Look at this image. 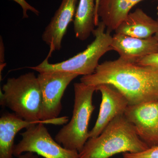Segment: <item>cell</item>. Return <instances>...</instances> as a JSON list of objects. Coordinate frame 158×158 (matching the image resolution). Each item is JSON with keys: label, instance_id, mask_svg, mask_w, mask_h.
Instances as JSON below:
<instances>
[{"label": "cell", "instance_id": "44dd1931", "mask_svg": "<svg viewBox=\"0 0 158 158\" xmlns=\"http://www.w3.org/2000/svg\"><path fill=\"white\" fill-rule=\"evenodd\" d=\"M157 21H158V17L157 18ZM155 37H156V38L157 40L158 41V31L155 34Z\"/></svg>", "mask_w": 158, "mask_h": 158}, {"label": "cell", "instance_id": "8fae6325", "mask_svg": "<svg viewBox=\"0 0 158 158\" xmlns=\"http://www.w3.org/2000/svg\"><path fill=\"white\" fill-rule=\"evenodd\" d=\"M111 49L117 52L121 59L136 62L148 55L158 53V41L155 36L141 39L115 34Z\"/></svg>", "mask_w": 158, "mask_h": 158}, {"label": "cell", "instance_id": "6da1fadb", "mask_svg": "<svg viewBox=\"0 0 158 158\" xmlns=\"http://www.w3.org/2000/svg\"><path fill=\"white\" fill-rule=\"evenodd\" d=\"M81 82L96 87L113 85L125 97L129 105L158 100V67L120 58L99 64L93 73L84 76Z\"/></svg>", "mask_w": 158, "mask_h": 158}, {"label": "cell", "instance_id": "9a60e30c", "mask_svg": "<svg viewBox=\"0 0 158 158\" xmlns=\"http://www.w3.org/2000/svg\"><path fill=\"white\" fill-rule=\"evenodd\" d=\"M96 0H80L73 20L76 37L84 41L94 30Z\"/></svg>", "mask_w": 158, "mask_h": 158}, {"label": "cell", "instance_id": "52a82bcc", "mask_svg": "<svg viewBox=\"0 0 158 158\" xmlns=\"http://www.w3.org/2000/svg\"><path fill=\"white\" fill-rule=\"evenodd\" d=\"M44 124L33 125L21 133L22 138L15 145V156L31 152L44 158H80L78 152L66 149L55 141Z\"/></svg>", "mask_w": 158, "mask_h": 158}, {"label": "cell", "instance_id": "2e32d148", "mask_svg": "<svg viewBox=\"0 0 158 158\" xmlns=\"http://www.w3.org/2000/svg\"><path fill=\"white\" fill-rule=\"evenodd\" d=\"M123 158H158V145L148 148L144 151L135 153H124Z\"/></svg>", "mask_w": 158, "mask_h": 158}, {"label": "cell", "instance_id": "9c48e42d", "mask_svg": "<svg viewBox=\"0 0 158 158\" xmlns=\"http://www.w3.org/2000/svg\"><path fill=\"white\" fill-rule=\"evenodd\" d=\"M96 91L101 93L102 102L95 124L89 131V138L98 137L114 118L124 114L129 106L125 97L113 85H98Z\"/></svg>", "mask_w": 158, "mask_h": 158}, {"label": "cell", "instance_id": "5bb4252c", "mask_svg": "<svg viewBox=\"0 0 158 158\" xmlns=\"http://www.w3.org/2000/svg\"><path fill=\"white\" fill-rule=\"evenodd\" d=\"M142 1L144 0H99L98 17L106 26L107 31L111 32L127 17L132 8Z\"/></svg>", "mask_w": 158, "mask_h": 158}, {"label": "cell", "instance_id": "277c9868", "mask_svg": "<svg viewBox=\"0 0 158 158\" xmlns=\"http://www.w3.org/2000/svg\"><path fill=\"white\" fill-rule=\"evenodd\" d=\"M106 28L102 22H99L97 28L92 32L95 37L94 40L86 49L70 59L55 64L50 63L48 59L52 53L50 52L41 63L28 68L39 73L62 72L83 76L92 74L99 65L100 59L107 52L112 50L113 37L110 31L105 32Z\"/></svg>", "mask_w": 158, "mask_h": 158}, {"label": "cell", "instance_id": "8992f818", "mask_svg": "<svg viewBox=\"0 0 158 158\" xmlns=\"http://www.w3.org/2000/svg\"><path fill=\"white\" fill-rule=\"evenodd\" d=\"M79 75L67 72L39 73L37 76L41 94L42 107L40 120L55 124L68 122L66 116L58 118L62 110V98L71 82Z\"/></svg>", "mask_w": 158, "mask_h": 158}, {"label": "cell", "instance_id": "7a4b0ae2", "mask_svg": "<svg viewBox=\"0 0 158 158\" xmlns=\"http://www.w3.org/2000/svg\"><path fill=\"white\" fill-rule=\"evenodd\" d=\"M148 148L133 124L122 114L114 118L98 137L89 138L79 152V156L110 158L120 153H135Z\"/></svg>", "mask_w": 158, "mask_h": 158}, {"label": "cell", "instance_id": "d6986e66", "mask_svg": "<svg viewBox=\"0 0 158 158\" xmlns=\"http://www.w3.org/2000/svg\"><path fill=\"white\" fill-rule=\"evenodd\" d=\"M17 158H39V156L34 153L27 152L21 155Z\"/></svg>", "mask_w": 158, "mask_h": 158}, {"label": "cell", "instance_id": "30bf717a", "mask_svg": "<svg viewBox=\"0 0 158 158\" xmlns=\"http://www.w3.org/2000/svg\"><path fill=\"white\" fill-rule=\"evenodd\" d=\"M77 1L62 0L59 9L43 33L42 40L52 52L60 50L62 48L63 37L75 15Z\"/></svg>", "mask_w": 158, "mask_h": 158}, {"label": "cell", "instance_id": "e0dca14e", "mask_svg": "<svg viewBox=\"0 0 158 158\" xmlns=\"http://www.w3.org/2000/svg\"><path fill=\"white\" fill-rule=\"evenodd\" d=\"M136 63L140 65L158 67V53L148 55L138 60Z\"/></svg>", "mask_w": 158, "mask_h": 158}, {"label": "cell", "instance_id": "5b68a950", "mask_svg": "<svg viewBox=\"0 0 158 158\" xmlns=\"http://www.w3.org/2000/svg\"><path fill=\"white\" fill-rule=\"evenodd\" d=\"M96 90V86L81 82L74 84V104L72 117L55 137V140L64 148L79 153L89 139L88 125L95 109L92 98Z\"/></svg>", "mask_w": 158, "mask_h": 158}, {"label": "cell", "instance_id": "ac0fdd59", "mask_svg": "<svg viewBox=\"0 0 158 158\" xmlns=\"http://www.w3.org/2000/svg\"><path fill=\"white\" fill-rule=\"evenodd\" d=\"M18 3L21 7L23 9V18H28L29 17L27 14V11H30L33 12L36 15H39L40 12L37 9L31 6L28 3L26 0H12Z\"/></svg>", "mask_w": 158, "mask_h": 158}, {"label": "cell", "instance_id": "7c38bea8", "mask_svg": "<svg viewBox=\"0 0 158 158\" xmlns=\"http://www.w3.org/2000/svg\"><path fill=\"white\" fill-rule=\"evenodd\" d=\"M40 123H51L49 121H27L14 113H3L0 118V158H13L14 139L17 133Z\"/></svg>", "mask_w": 158, "mask_h": 158}, {"label": "cell", "instance_id": "3957f363", "mask_svg": "<svg viewBox=\"0 0 158 158\" xmlns=\"http://www.w3.org/2000/svg\"><path fill=\"white\" fill-rule=\"evenodd\" d=\"M0 92V105L9 108L24 120H40L42 94L37 77L29 72L17 78H9Z\"/></svg>", "mask_w": 158, "mask_h": 158}, {"label": "cell", "instance_id": "4fadbf2b", "mask_svg": "<svg viewBox=\"0 0 158 158\" xmlns=\"http://www.w3.org/2000/svg\"><path fill=\"white\" fill-rule=\"evenodd\" d=\"M116 34L145 39L158 31V21L153 19L141 9L130 13L115 30Z\"/></svg>", "mask_w": 158, "mask_h": 158}, {"label": "cell", "instance_id": "ba28073f", "mask_svg": "<svg viewBox=\"0 0 158 158\" xmlns=\"http://www.w3.org/2000/svg\"><path fill=\"white\" fill-rule=\"evenodd\" d=\"M124 114L148 148L158 145V100L129 105Z\"/></svg>", "mask_w": 158, "mask_h": 158}, {"label": "cell", "instance_id": "ffe728a7", "mask_svg": "<svg viewBox=\"0 0 158 158\" xmlns=\"http://www.w3.org/2000/svg\"><path fill=\"white\" fill-rule=\"evenodd\" d=\"M99 1V0H96V11H95V19H94V24L95 26L97 27L99 23V17L98 14V5Z\"/></svg>", "mask_w": 158, "mask_h": 158}]
</instances>
